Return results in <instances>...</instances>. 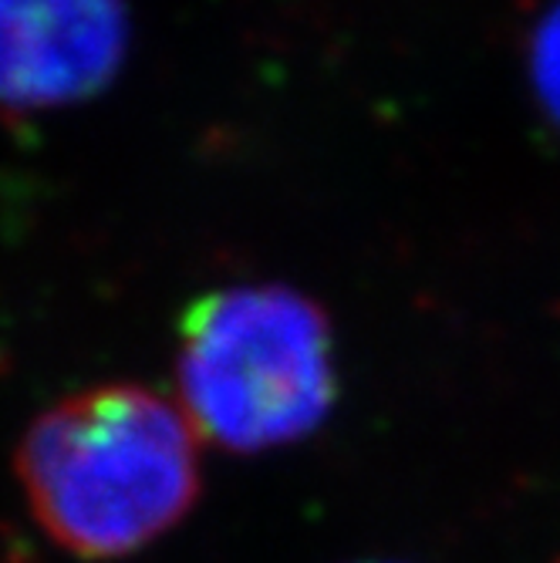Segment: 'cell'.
Returning a JSON list of instances; mask_svg holds the SVG:
<instances>
[{
    "instance_id": "cell-1",
    "label": "cell",
    "mask_w": 560,
    "mask_h": 563,
    "mask_svg": "<svg viewBox=\"0 0 560 563\" xmlns=\"http://www.w3.org/2000/svg\"><path fill=\"white\" fill-rule=\"evenodd\" d=\"M193 432L183 408L139 385L58 401L18 449L37 523L85 560L125 556L163 537L199 493Z\"/></svg>"
},
{
    "instance_id": "cell-4",
    "label": "cell",
    "mask_w": 560,
    "mask_h": 563,
    "mask_svg": "<svg viewBox=\"0 0 560 563\" xmlns=\"http://www.w3.org/2000/svg\"><path fill=\"white\" fill-rule=\"evenodd\" d=\"M530 85L547 119L560 129V0L537 21L527 51Z\"/></svg>"
},
{
    "instance_id": "cell-3",
    "label": "cell",
    "mask_w": 560,
    "mask_h": 563,
    "mask_svg": "<svg viewBox=\"0 0 560 563\" xmlns=\"http://www.w3.org/2000/svg\"><path fill=\"white\" fill-rule=\"evenodd\" d=\"M125 47V0H0V112L31 115L98 95Z\"/></svg>"
},
{
    "instance_id": "cell-2",
    "label": "cell",
    "mask_w": 560,
    "mask_h": 563,
    "mask_svg": "<svg viewBox=\"0 0 560 563\" xmlns=\"http://www.w3.org/2000/svg\"><path fill=\"white\" fill-rule=\"evenodd\" d=\"M176 378L199 435L264 452L315 432L334 405L325 311L290 287H227L199 297L179 328Z\"/></svg>"
}]
</instances>
